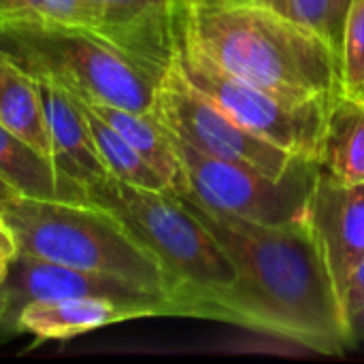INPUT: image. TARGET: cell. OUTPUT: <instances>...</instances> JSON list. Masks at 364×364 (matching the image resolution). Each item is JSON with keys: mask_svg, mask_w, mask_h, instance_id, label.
I'll return each instance as SVG.
<instances>
[{"mask_svg": "<svg viewBox=\"0 0 364 364\" xmlns=\"http://www.w3.org/2000/svg\"><path fill=\"white\" fill-rule=\"evenodd\" d=\"M181 200L218 239L239 273L220 301L218 322L328 356L352 348L335 286L305 220L256 224Z\"/></svg>", "mask_w": 364, "mask_h": 364, "instance_id": "cell-1", "label": "cell"}, {"mask_svg": "<svg viewBox=\"0 0 364 364\" xmlns=\"http://www.w3.org/2000/svg\"><path fill=\"white\" fill-rule=\"evenodd\" d=\"M175 53L299 102H333L341 55L262 0H175Z\"/></svg>", "mask_w": 364, "mask_h": 364, "instance_id": "cell-2", "label": "cell"}, {"mask_svg": "<svg viewBox=\"0 0 364 364\" xmlns=\"http://www.w3.org/2000/svg\"><path fill=\"white\" fill-rule=\"evenodd\" d=\"M85 192L156 256L173 284L183 318L218 320L220 301L237 284L239 273L218 239L177 194L130 186L113 175L87 186Z\"/></svg>", "mask_w": 364, "mask_h": 364, "instance_id": "cell-3", "label": "cell"}, {"mask_svg": "<svg viewBox=\"0 0 364 364\" xmlns=\"http://www.w3.org/2000/svg\"><path fill=\"white\" fill-rule=\"evenodd\" d=\"M19 254L64 267L105 273L168 299L179 318L183 309L156 256L105 207L15 196L0 205Z\"/></svg>", "mask_w": 364, "mask_h": 364, "instance_id": "cell-4", "label": "cell"}, {"mask_svg": "<svg viewBox=\"0 0 364 364\" xmlns=\"http://www.w3.org/2000/svg\"><path fill=\"white\" fill-rule=\"evenodd\" d=\"M0 55L75 96L151 113L158 81L92 32L0 15Z\"/></svg>", "mask_w": 364, "mask_h": 364, "instance_id": "cell-5", "label": "cell"}, {"mask_svg": "<svg viewBox=\"0 0 364 364\" xmlns=\"http://www.w3.org/2000/svg\"><path fill=\"white\" fill-rule=\"evenodd\" d=\"M186 190L181 198L213 211L256 224H290L305 220L307 198L318 173L316 162H305L282 179H273L252 166L207 156L173 132Z\"/></svg>", "mask_w": 364, "mask_h": 364, "instance_id": "cell-6", "label": "cell"}, {"mask_svg": "<svg viewBox=\"0 0 364 364\" xmlns=\"http://www.w3.org/2000/svg\"><path fill=\"white\" fill-rule=\"evenodd\" d=\"M151 113L168 132L194 149L252 166L273 179H282L307 162L239 126L188 81L175 58L156 85Z\"/></svg>", "mask_w": 364, "mask_h": 364, "instance_id": "cell-7", "label": "cell"}, {"mask_svg": "<svg viewBox=\"0 0 364 364\" xmlns=\"http://www.w3.org/2000/svg\"><path fill=\"white\" fill-rule=\"evenodd\" d=\"M188 81L239 126L307 162H320L331 102H299L175 53Z\"/></svg>", "mask_w": 364, "mask_h": 364, "instance_id": "cell-8", "label": "cell"}, {"mask_svg": "<svg viewBox=\"0 0 364 364\" xmlns=\"http://www.w3.org/2000/svg\"><path fill=\"white\" fill-rule=\"evenodd\" d=\"M0 296L6 303V311L0 324V339L17 335V316L19 311L32 303L43 299H66V296H96L113 301L139 318H160V316H177V307L141 286H134L126 279L83 271L75 267L55 264L49 260H41L28 254H17L11 260L6 279L0 284Z\"/></svg>", "mask_w": 364, "mask_h": 364, "instance_id": "cell-9", "label": "cell"}, {"mask_svg": "<svg viewBox=\"0 0 364 364\" xmlns=\"http://www.w3.org/2000/svg\"><path fill=\"white\" fill-rule=\"evenodd\" d=\"M305 222L341 305L352 273L364 260V183L337 181L318 166Z\"/></svg>", "mask_w": 364, "mask_h": 364, "instance_id": "cell-10", "label": "cell"}, {"mask_svg": "<svg viewBox=\"0 0 364 364\" xmlns=\"http://www.w3.org/2000/svg\"><path fill=\"white\" fill-rule=\"evenodd\" d=\"M87 2L92 9V34L160 81L175 58V0Z\"/></svg>", "mask_w": 364, "mask_h": 364, "instance_id": "cell-11", "label": "cell"}, {"mask_svg": "<svg viewBox=\"0 0 364 364\" xmlns=\"http://www.w3.org/2000/svg\"><path fill=\"white\" fill-rule=\"evenodd\" d=\"M38 90L49 130L51 160L58 171L83 188L107 177L109 171L96 151L90 126L75 96L51 81H38Z\"/></svg>", "mask_w": 364, "mask_h": 364, "instance_id": "cell-12", "label": "cell"}, {"mask_svg": "<svg viewBox=\"0 0 364 364\" xmlns=\"http://www.w3.org/2000/svg\"><path fill=\"white\" fill-rule=\"evenodd\" d=\"M139 316L113 301L96 296L43 299L28 303L17 316V335H34L36 341H66Z\"/></svg>", "mask_w": 364, "mask_h": 364, "instance_id": "cell-13", "label": "cell"}, {"mask_svg": "<svg viewBox=\"0 0 364 364\" xmlns=\"http://www.w3.org/2000/svg\"><path fill=\"white\" fill-rule=\"evenodd\" d=\"M0 175L17 190L19 196L41 200L87 203L83 186L58 171L51 158L15 136L0 124Z\"/></svg>", "mask_w": 364, "mask_h": 364, "instance_id": "cell-14", "label": "cell"}, {"mask_svg": "<svg viewBox=\"0 0 364 364\" xmlns=\"http://www.w3.org/2000/svg\"><path fill=\"white\" fill-rule=\"evenodd\" d=\"M81 98L94 113H98L109 126H113L141 156L143 160L154 166L164 181L168 183L171 192L181 196L186 190V177H183V168L179 162V156L175 151V145L171 141L168 130L156 119L154 113H134L109 102H100V100H90L83 96Z\"/></svg>", "mask_w": 364, "mask_h": 364, "instance_id": "cell-15", "label": "cell"}, {"mask_svg": "<svg viewBox=\"0 0 364 364\" xmlns=\"http://www.w3.org/2000/svg\"><path fill=\"white\" fill-rule=\"evenodd\" d=\"M320 168L343 183H364V100L337 94L328 107Z\"/></svg>", "mask_w": 364, "mask_h": 364, "instance_id": "cell-16", "label": "cell"}, {"mask_svg": "<svg viewBox=\"0 0 364 364\" xmlns=\"http://www.w3.org/2000/svg\"><path fill=\"white\" fill-rule=\"evenodd\" d=\"M0 124L36 151L51 158L38 81L9 62L0 64Z\"/></svg>", "mask_w": 364, "mask_h": 364, "instance_id": "cell-17", "label": "cell"}, {"mask_svg": "<svg viewBox=\"0 0 364 364\" xmlns=\"http://www.w3.org/2000/svg\"><path fill=\"white\" fill-rule=\"evenodd\" d=\"M75 100L79 102V107L85 115V122L90 126V132H92V141H94L96 151H98L102 164L107 166L109 175H113L115 179L130 183V186L171 192L164 177L154 166H149L143 160V156L113 126H109L98 113H94L81 98L75 96Z\"/></svg>", "mask_w": 364, "mask_h": 364, "instance_id": "cell-18", "label": "cell"}, {"mask_svg": "<svg viewBox=\"0 0 364 364\" xmlns=\"http://www.w3.org/2000/svg\"><path fill=\"white\" fill-rule=\"evenodd\" d=\"M296 23L322 36L331 47L341 51L346 19L352 0H262Z\"/></svg>", "mask_w": 364, "mask_h": 364, "instance_id": "cell-19", "label": "cell"}, {"mask_svg": "<svg viewBox=\"0 0 364 364\" xmlns=\"http://www.w3.org/2000/svg\"><path fill=\"white\" fill-rule=\"evenodd\" d=\"M0 15L92 32V9L87 0H6Z\"/></svg>", "mask_w": 364, "mask_h": 364, "instance_id": "cell-20", "label": "cell"}, {"mask_svg": "<svg viewBox=\"0 0 364 364\" xmlns=\"http://www.w3.org/2000/svg\"><path fill=\"white\" fill-rule=\"evenodd\" d=\"M341 94L364 100V0H352L341 41Z\"/></svg>", "mask_w": 364, "mask_h": 364, "instance_id": "cell-21", "label": "cell"}, {"mask_svg": "<svg viewBox=\"0 0 364 364\" xmlns=\"http://www.w3.org/2000/svg\"><path fill=\"white\" fill-rule=\"evenodd\" d=\"M364 303V260L356 267V271L352 273L343 299H341V311H343V320L348 322V318Z\"/></svg>", "mask_w": 364, "mask_h": 364, "instance_id": "cell-22", "label": "cell"}, {"mask_svg": "<svg viewBox=\"0 0 364 364\" xmlns=\"http://www.w3.org/2000/svg\"><path fill=\"white\" fill-rule=\"evenodd\" d=\"M346 328H348V337L352 341V346L356 343H363L364 341V303L348 318L346 322Z\"/></svg>", "mask_w": 364, "mask_h": 364, "instance_id": "cell-23", "label": "cell"}, {"mask_svg": "<svg viewBox=\"0 0 364 364\" xmlns=\"http://www.w3.org/2000/svg\"><path fill=\"white\" fill-rule=\"evenodd\" d=\"M0 245L2 247H6L9 252H13V254H19V250H17V241H15V237H13V232H11V228L4 224V220L0 218Z\"/></svg>", "mask_w": 364, "mask_h": 364, "instance_id": "cell-24", "label": "cell"}, {"mask_svg": "<svg viewBox=\"0 0 364 364\" xmlns=\"http://www.w3.org/2000/svg\"><path fill=\"white\" fill-rule=\"evenodd\" d=\"M15 256H17V254H13V252H9L6 247H2V245H0V284L6 279V273H9L11 260H13Z\"/></svg>", "mask_w": 364, "mask_h": 364, "instance_id": "cell-25", "label": "cell"}, {"mask_svg": "<svg viewBox=\"0 0 364 364\" xmlns=\"http://www.w3.org/2000/svg\"><path fill=\"white\" fill-rule=\"evenodd\" d=\"M15 196H19V194H17V190H15L6 179L0 175V205H2V203H6V200H11V198H15Z\"/></svg>", "mask_w": 364, "mask_h": 364, "instance_id": "cell-26", "label": "cell"}, {"mask_svg": "<svg viewBox=\"0 0 364 364\" xmlns=\"http://www.w3.org/2000/svg\"><path fill=\"white\" fill-rule=\"evenodd\" d=\"M4 311H6V303H4V299L0 296V324H2V318H4Z\"/></svg>", "mask_w": 364, "mask_h": 364, "instance_id": "cell-27", "label": "cell"}, {"mask_svg": "<svg viewBox=\"0 0 364 364\" xmlns=\"http://www.w3.org/2000/svg\"><path fill=\"white\" fill-rule=\"evenodd\" d=\"M4 4H6V0H0V11L4 9Z\"/></svg>", "mask_w": 364, "mask_h": 364, "instance_id": "cell-28", "label": "cell"}, {"mask_svg": "<svg viewBox=\"0 0 364 364\" xmlns=\"http://www.w3.org/2000/svg\"><path fill=\"white\" fill-rule=\"evenodd\" d=\"M2 62H4V58H2V55H0V64H2Z\"/></svg>", "mask_w": 364, "mask_h": 364, "instance_id": "cell-29", "label": "cell"}]
</instances>
